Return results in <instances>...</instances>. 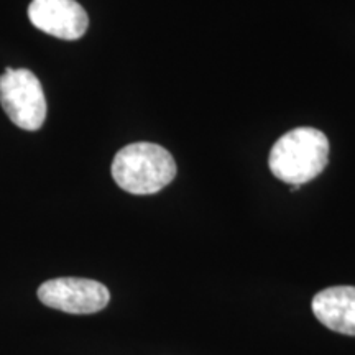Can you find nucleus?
I'll use <instances>...</instances> for the list:
<instances>
[{"instance_id":"4","label":"nucleus","mask_w":355,"mask_h":355,"mask_svg":"<svg viewBox=\"0 0 355 355\" xmlns=\"http://www.w3.org/2000/svg\"><path fill=\"white\" fill-rule=\"evenodd\" d=\"M38 298L48 308L68 314H94L109 304L110 293L96 279L66 277L40 285Z\"/></svg>"},{"instance_id":"2","label":"nucleus","mask_w":355,"mask_h":355,"mask_svg":"<svg viewBox=\"0 0 355 355\" xmlns=\"http://www.w3.org/2000/svg\"><path fill=\"white\" fill-rule=\"evenodd\" d=\"M110 171L119 188L145 196L158 193L175 180L176 163L162 145L139 141L119 150Z\"/></svg>"},{"instance_id":"5","label":"nucleus","mask_w":355,"mask_h":355,"mask_svg":"<svg viewBox=\"0 0 355 355\" xmlns=\"http://www.w3.org/2000/svg\"><path fill=\"white\" fill-rule=\"evenodd\" d=\"M28 19L42 32L68 42L83 38L89 26L87 13L76 0H33Z\"/></svg>"},{"instance_id":"1","label":"nucleus","mask_w":355,"mask_h":355,"mask_svg":"<svg viewBox=\"0 0 355 355\" xmlns=\"http://www.w3.org/2000/svg\"><path fill=\"white\" fill-rule=\"evenodd\" d=\"M329 162V140L313 127L293 128L270 152L268 166L283 183L301 186L321 175Z\"/></svg>"},{"instance_id":"3","label":"nucleus","mask_w":355,"mask_h":355,"mask_svg":"<svg viewBox=\"0 0 355 355\" xmlns=\"http://www.w3.org/2000/svg\"><path fill=\"white\" fill-rule=\"evenodd\" d=\"M0 105L21 130H40L46 119L42 83L28 69L6 68L0 76Z\"/></svg>"},{"instance_id":"6","label":"nucleus","mask_w":355,"mask_h":355,"mask_svg":"<svg viewBox=\"0 0 355 355\" xmlns=\"http://www.w3.org/2000/svg\"><path fill=\"white\" fill-rule=\"evenodd\" d=\"M311 308L327 329L355 336V286L326 288L314 296Z\"/></svg>"}]
</instances>
